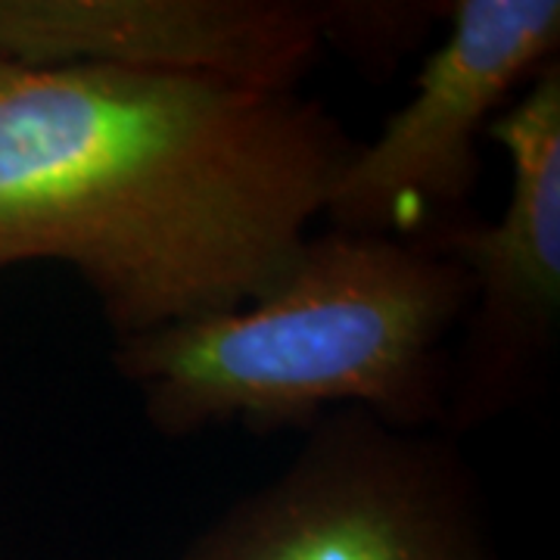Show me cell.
Here are the masks:
<instances>
[{"label": "cell", "mask_w": 560, "mask_h": 560, "mask_svg": "<svg viewBox=\"0 0 560 560\" xmlns=\"http://www.w3.org/2000/svg\"><path fill=\"white\" fill-rule=\"evenodd\" d=\"M359 138L300 91L0 62V271H75L113 342L261 296Z\"/></svg>", "instance_id": "1"}, {"label": "cell", "mask_w": 560, "mask_h": 560, "mask_svg": "<svg viewBox=\"0 0 560 560\" xmlns=\"http://www.w3.org/2000/svg\"><path fill=\"white\" fill-rule=\"evenodd\" d=\"M467 300L464 268L440 249L324 228L256 300L113 342V371L165 440L219 427L302 436L340 408L442 430Z\"/></svg>", "instance_id": "2"}, {"label": "cell", "mask_w": 560, "mask_h": 560, "mask_svg": "<svg viewBox=\"0 0 560 560\" xmlns=\"http://www.w3.org/2000/svg\"><path fill=\"white\" fill-rule=\"evenodd\" d=\"M178 560L504 558L464 442L340 408L302 433L275 477L206 523Z\"/></svg>", "instance_id": "3"}, {"label": "cell", "mask_w": 560, "mask_h": 560, "mask_svg": "<svg viewBox=\"0 0 560 560\" xmlns=\"http://www.w3.org/2000/svg\"><path fill=\"white\" fill-rule=\"evenodd\" d=\"M511 187L495 221L460 215L415 241L458 261L467 312L448 352L442 433L464 442L548 386L560 337V60L489 128Z\"/></svg>", "instance_id": "4"}, {"label": "cell", "mask_w": 560, "mask_h": 560, "mask_svg": "<svg viewBox=\"0 0 560 560\" xmlns=\"http://www.w3.org/2000/svg\"><path fill=\"white\" fill-rule=\"evenodd\" d=\"M408 101L359 140L334 184L327 228L418 237L467 215L492 121L560 50V0H445Z\"/></svg>", "instance_id": "5"}, {"label": "cell", "mask_w": 560, "mask_h": 560, "mask_svg": "<svg viewBox=\"0 0 560 560\" xmlns=\"http://www.w3.org/2000/svg\"><path fill=\"white\" fill-rule=\"evenodd\" d=\"M320 0H0V62L101 66L300 91Z\"/></svg>", "instance_id": "6"}, {"label": "cell", "mask_w": 560, "mask_h": 560, "mask_svg": "<svg viewBox=\"0 0 560 560\" xmlns=\"http://www.w3.org/2000/svg\"><path fill=\"white\" fill-rule=\"evenodd\" d=\"M445 20V0H320L324 47L381 79L420 50Z\"/></svg>", "instance_id": "7"}]
</instances>
